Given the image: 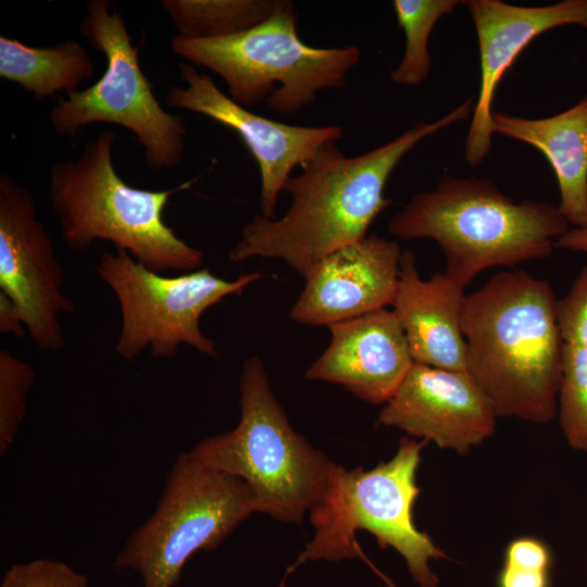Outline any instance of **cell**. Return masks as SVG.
<instances>
[{
	"mask_svg": "<svg viewBox=\"0 0 587 587\" xmlns=\"http://www.w3.org/2000/svg\"><path fill=\"white\" fill-rule=\"evenodd\" d=\"M473 111L469 99L447 115L419 122L391 141L354 157L342 153L337 142L325 145L284 185L283 191L290 196L286 213L275 218L255 214L242 227L229 260L279 259L305 278L323 258L367 236L374 220L391 203L384 190L402 158Z\"/></svg>",
	"mask_w": 587,
	"mask_h": 587,
	"instance_id": "cell-1",
	"label": "cell"
},
{
	"mask_svg": "<svg viewBox=\"0 0 587 587\" xmlns=\"http://www.w3.org/2000/svg\"><path fill=\"white\" fill-rule=\"evenodd\" d=\"M550 284L501 271L466 295V373L500 417L549 423L558 413L562 339Z\"/></svg>",
	"mask_w": 587,
	"mask_h": 587,
	"instance_id": "cell-2",
	"label": "cell"
},
{
	"mask_svg": "<svg viewBox=\"0 0 587 587\" xmlns=\"http://www.w3.org/2000/svg\"><path fill=\"white\" fill-rule=\"evenodd\" d=\"M569 229L552 203L515 202L489 178L447 174L434 190L414 195L388 224L396 238L436 241L446 257L445 273L463 288L485 270L549 258Z\"/></svg>",
	"mask_w": 587,
	"mask_h": 587,
	"instance_id": "cell-3",
	"label": "cell"
},
{
	"mask_svg": "<svg viewBox=\"0 0 587 587\" xmlns=\"http://www.w3.org/2000/svg\"><path fill=\"white\" fill-rule=\"evenodd\" d=\"M113 130L100 132L75 159L50 170L48 199L64 242L86 251L97 240L110 241L157 273L199 270L203 253L179 238L163 217L164 209L189 180L166 190L128 185L113 165Z\"/></svg>",
	"mask_w": 587,
	"mask_h": 587,
	"instance_id": "cell-4",
	"label": "cell"
},
{
	"mask_svg": "<svg viewBox=\"0 0 587 587\" xmlns=\"http://www.w3.org/2000/svg\"><path fill=\"white\" fill-rule=\"evenodd\" d=\"M239 404V422L233 429L203 439L189 452L243 480L257 512L302 523L322 499L336 463L291 427L257 355L242 364Z\"/></svg>",
	"mask_w": 587,
	"mask_h": 587,
	"instance_id": "cell-5",
	"label": "cell"
},
{
	"mask_svg": "<svg viewBox=\"0 0 587 587\" xmlns=\"http://www.w3.org/2000/svg\"><path fill=\"white\" fill-rule=\"evenodd\" d=\"M426 444L401 438L395 455L371 470L335 464L322 499L309 512L313 539L289 571L307 561L335 562L360 555L355 533L367 530L382 548L390 547L404 559L420 587H437L439 579L429 561L448 557L413 521L421 491L416 472Z\"/></svg>",
	"mask_w": 587,
	"mask_h": 587,
	"instance_id": "cell-6",
	"label": "cell"
},
{
	"mask_svg": "<svg viewBox=\"0 0 587 587\" xmlns=\"http://www.w3.org/2000/svg\"><path fill=\"white\" fill-rule=\"evenodd\" d=\"M292 2L277 0L273 13L243 33L217 39L175 36L174 53L220 76L228 96L242 107L263 101L278 114L311 105L320 91L342 88L358 64L357 46L321 48L298 35Z\"/></svg>",
	"mask_w": 587,
	"mask_h": 587,
	"instance_id": "cell-7",
	"label": "cell"
},
{
	"mask_svg": "<svg viewBox=\"0 0 587 587\" xmlns=\"http://www.w3.org/2000/svg\"><path fill=\"white\" fill-rule=\"evenodd\" d=\"M253 512L243 480L183 452L153 513L130 533L112 566L136 572L142 587H176L196 552L217 548Z\"/></svg>",
	"mask_w": 587,
	"mask_h": 587,
	"instance_id": "cell-8",
	"label": "cell"
},
{
	"mask_svg": "<svg viewBox=\"0 0 587 587\" xmlns=\"http://www.w3.org/2000/svg\"><path fill=\"white\" fill-rule=\"evenodd\" d=\"M79 30L104 55L105 71L90 87L60 98L49 112L53 130L74 139L89 124H115L136 136L151 170L176 168L185 153V124L154 96L122 14L108 0H90Z\"/></svg>",
	"mask_w": 587,
	"mask_h": 587,
	"instance_id": "cell-9",
	"label": "cell"
},
{
	"mask_svg": "<svg viewBox=\"0 0 587 587\" xmlns=\"http://www.w3.org/2000/svg\"><path fill=\"white\" fill-rule=\"evenodd\" d=\"M96 270L121 309L114 351L129 362L146 350L154 358L171 359L182 345L216 358V344L200 329L202 314L261 277L252 272L226 280L208 268L168 276L149 270L122 250L103 253Z\"/></svg>",
	"mask_w": 587,
	"mask_h": 587,
	"instance_id": "cell-10",
	"label": "cell"
},
{
	"mask_svg": "<svg viewBox=\"0 0 587 587\" xmlns=\"http://www.w3.org/2000/svg\"><path fill=\"white\" fill-rule=\"evenodd\" d=\"M63 268L51 236L36 216L30 191L0 174V296L33 344L45 351L65 345L60 319L75 312L62 290Z\"/></svg>",
	"mask_w": 587,
	"mask_h": 587,
	"instance_id": "cell-11",
	"label": "cell"
},
{
	"mask_svg": "<svg viewBox=\"0 0 587 587\" xmlns=\"http://www.w3.org/2000/svg\"><path fill=\"white\" fill-rule=\"evenodd\" d=\"M185 86L171 87L164 102L175 109L207 116L241 138L253 155L261 175L262 215L275 218L277 199L295 167H301L322 147L344 137L339 126H298L259 115L223 92L210 75L195 65L180 63Z\"/></svg>",
	"mask_w": 587,
	"mask_h": 587,
	"instance_id": "cell-12",
	"label": "cell"
},
{
	"mask_svg": "<svg viewBox=\"0 0 587 587\" xmlns=\"http://www.w3.org/2000/svg\"><path fill=\"white\" fill-rule=\"evenodd\" d=\"M497 417L466 372L414 362L377 423L465 454L492 435Z\"/></svg>",
	"mask_w": 587,
	"mask_h": 587,
	"instance_id": "cell-13",
	"label": "cell"
},
{
	"mask_svg": "<svg viewBox=\"0 0 587 587\" xmlns=\"http://www.w3.org/2000/svg\"><path fill=\"white\" fill-rule=\"evenodd\" d=\"M402 253L397 241L376 234L329 253L304 278L290 317L329 327L392 305Z\"/></svg>",
	"mask_w": 587,
	"mask_h": 587,
	"instance_id": "cell-14",
	"label": "cell"
},
{
	"mask_svg": "<svg viewBox=\"0 0 587 587\" xmlns=\"http://www.w3.org/2000/svg\"><path fill=\"white\" fill-rule=\"evenodd\" d=\"M477 35L480 84L465 140V161L479 165L491 149L492 101L497 86L521 52L554 27L578 24L587 28V0H563L524 7L500 0H469Z\"/></svg>",
	"mask_w": 587,
	"mask_h": 587,
	"instance_id": "cell-15",
	"label": "cell"
},
{
	"mask_svg": "<svg viewBox=\"0 0 587 587\" xmlns=\"http://www.w3.org/2000/svg\"><path fill=\"white\" fill-rule=\"evenodd\" d=\"M332 340L304 378L344 386L358 398L386 404L414 364L392 310L380 309L329 326Z\"/></svg>",
	"mask_w": 587,
	"mask_h": 587,
	"instance_id": "cell-16",
	"label": "cell"
},
{
	"mask_svg": "<svg viewBox=\"0 0 587 587\" xmlns=\"http://www.w3.org/2000/svg\"><path fill=\"white\" fill-rule=\"evenodd\" d=\"M465 297L464 288L445 272L422 279L415 255L403 251L391 307L415 363L466 372V344L461 328Z\"/></svg>",
	"mask_w": 587,
	"mask_h": 587,
	"instance_id": "cell-17",
	"label": "cell"
},
{
	"mask_svg": "<svg viewBox=\"0 0 587 587\" xmlns=\"http://www.w3.org/2000/svg\"><path fill=\"white\" fill-rule=\"evenodd\" d=\"M492 130L542 152L558 182L562 215L573 227L587 226V95L549 117L492 113Z\"/></svg>",
	"mask_w": 587,
	"mask_h": 587,
	"instance_id": "cell-18",
	"label": "cell"
},
{
	"mask_svg": "<svg viewBox=\"0 0 587 587\" xmlns=\"http://www.w3.org/2000/svg\"><path fill=\"white\" fill-rule=\"evenodd\" d=\"M87 50L74 39L53 47H32L0 36V77L18 85L37 100L71 93L93 77Z\"/></svg>",
	"mask_w": 587,
	"mask_h": 587,
	"instance_id": "cell-19",
	"label": "cell"
},
{
	"mask_svg": "<svg viewBox=\"0 0 587 587\" xmlns=\"http://www.w3.org/2000/svg\"><path fill=\"white\" fill-rule=\"evenodd\" d=\"M277 0H163L178 36L217 39L234 36L264 22Z\"/></svg>",
	"mask_w": 587,
	"mask_h": 587,
	"instance_id": "cell-20",
	"label": "cell"
},
{
	"mask_svg": "<svg viewBox=\"0 0 587 587\" xmlns=\"http://www.w3.org/2000/svg\"><path fill=\"white\" fill-rule=\"evenodd\" d=\"M459 0H394L392 8L399 27L405 36L404 53L399 65L391 72L395 84L416 86L422 84L430 72L428 53L429 35L444 15L450 14Z\"/></svg>",
	"mask_w": 587,
	"mask_h": 587,
	"instance_id": "cell-21",
	"label": "cell"
},
{
	"mask_svg": "<svg viewBox=\"0 0 587 587\" xmlns=\"http://www.w3.org/2000/svg\"><path fill=\"white\" fill-rule=\"evenodd\" d=\"M562 339L560 388L587 400V265L575 277L567 294L557 301Z\"/></svg>",
	"mask_w": 587,
	"mask_h": 587,
	"instance_id": "cell-22",
	"label": "cell"
},
{
	"mask_svg": "<svg viewBox=\"0 0 587 587\" xmlns=\"http://www.w3.org/2000/svg\"><path fill=\"white\" fill-rule=\"evenodd\" d=\"M35 371L8 349L0 350V454L7 453L26 417Z\"/></svg>",
	"mask_w": 587,
	"mask_h": 587,
	"instance_id": "cell-23",
	"label": "cell"
},
{
	"mask_svg": "<svg viewBox=\"0 0 587 587\" xmlns=\"http://www.w3.org/2000/svg\"><path fill=\"white\" fill-rule=\"evenodd\" d=\"M0 587H89V582L65 562L41 558L10 566Z\"/></svg>",
	"mask_w": 587,
	"mask_h": 587,
	"instance_id": "cell-24",
	"label": "cell"
},
{
	"mask_svg": "<svg viewBox=\"0 0 587 587\" xmlns=\"http://www.w3.org/2000/svg\"><path fill=\"white\" fill-rule=\"evenodd\" d=\"M503 564L550 572L552 555L542 540L534 537H519L505 547Z\"/></svg>",
	"mask_w": 587,
	"mask_h": 587,
	"instance_id": "cell-25",
	"label": "cell"
},
{
	"mask_svg": "<svg viewBox=\"0 0 587 587\" xmlns=\"http://www.w3.org/2000/svg\"><path fill=\"white\" fill-rule=\"evenodd\" d=\"M497 587H550L549 571L502 564L497 575Z\"/></svg>",
	"mask_w": 587,
	"mask_h": 587,
	"instance_id": "cell-26",
	"label": "cell"
},
{
	"mask_svg": "<svg viewBox=\"0 0 587 587\" xmlns=\"http://www.w3.org/2000/svg\"><path fill=\"white\" fill-rule=\"evenodd\" d=\"M555 249L587 252V226L570 228L555 241Z\"/></svg>",
	"mask_w": 587,
	"mask_h": 587,
	"instance_id": "cell-27",
	"label": "cell"
},
{
	"mask_svg": "<svg viewBox=\"0 0 587 587\" xmlns=\"http://www.w3.org/2000/svg\"><path fill=\"white\" fill-rule=\"evenodd\" d=\"M385 580L387 582V584L390 586V587H396L395 585L391 584V582L389 579H387L386 577H384Z\"/></svg>",
	"mask_w": 587,
	"mask_h": 587,
	"instance_id": "cell-28",
	"label": "cell"
}]
</instances>
